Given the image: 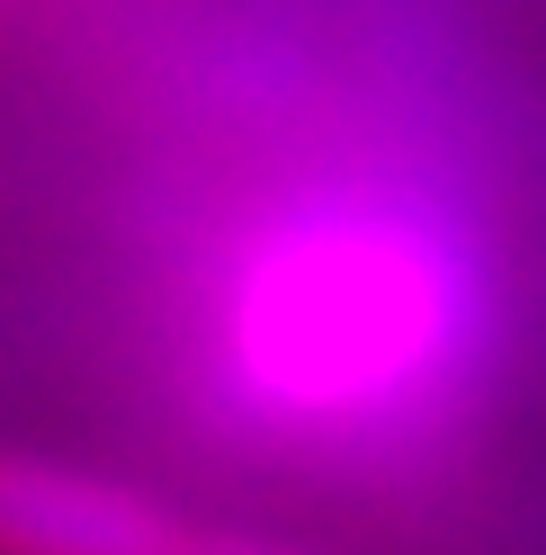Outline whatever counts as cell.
I'll return each mask as SVG.
<instances>
[{
	"instance_id": "cell-3",
	"label": "cell",
	"mask_w": 546,
	"mask_h": 555,
	"mask_svg": "<svg viewBox=\"0 0 546 555\" xmlns=\"http://www.w3.org/2000/svg\"><path fill=\"white\" fill-rule=\"evenodd\" d=\"M180 555H323V546H296V538H260V529H197V519H188Z\"/></svg>"
},
{
	"instance_id": "cell-2",
	"label": "cell",
	"mask_w": 546,
	"mask_h": 555,
	"mask_svg": "<svg viewBox=\"0 0 546 555\" xmlns=\"http://www.w3.org/2000/svg\"><path fill=\"white\" fill-rule=\"evenodd\" d=\"M188 511L117 466L0 439V555H180Z\"/></svg>"
},
{
	"instance_id": "cell-1",
	"label": "cell",
	"mask_w": 546,
	"mask_h": 555,
	"mask_svg": "<svg viewBox=\"0 0 546 555\" xmlns=\"http://www.w3.org/2000/svg\"><path fill=\"white\" fill-rule=\"evenodd\" d=\"M224 340L287 412H386L457 350V260L430 224L403 216H296L243 260Z\"/></svg>"
}]
</instances>
